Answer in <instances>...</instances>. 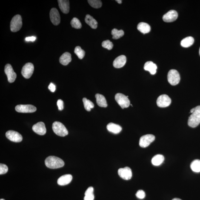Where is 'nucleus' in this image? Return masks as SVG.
<instances>
[{"instance_id": "f257e3e1", "label": "nucleus", "mask_w": 200, "mask_h": 200, "mask_svg": "<svg viewBox=\"0 0 200 200\" xmlns=\"http://www.w3.org/2000/svg\"><path fill=\"white\" fill-rule=\"evenodd\" d=\"M190 113L192 114L189 117L188 124L190 127L194 128L200 124V105L192 109Z\"/></svg>"}, {"instance_id": "f03ea898", "label": "nucleus", "mask_w": 200, "mask_h": 200, "mask_svg": "<svg viewBox=\"0 0 200 200\" xmlns=\"http://www.w3.org/2000/svg\"><path fill=\"white\" fill-rule=\"evenodd\" d=\"M45 164L49 168L55 169L64 167V163L61 158L55 156H50L46 158Z\"/></svg>"}, {"instance_id": "7ed1b4c3", "label": "nucleus", "mask_w": 200, "mask_h": 200, "mask_svg": "<svg viewBox=\"0 0 200 200\" xmlns=\"http://www.w3.org/2000/svg\"><path fill=\"white\" fill-rule=\"evenodd\" d=\"M52 129L54 133L58 136L64 137L68 134V131L65 126L59 121H56L53 123Z\"/></svg>"}, {"instance_id": "20e7f679", "label": "nucleus", "mask_w": 200, "mask_h": 200, "mask_svg": "<svg viewBox=\"0 0 200 200\" xmlns=\"http://www.w3.org/2000/svg\"><path fill=\"white\" fill-rule=\"evenodd\" d=\"M22 26V19L21 15H17L13 17L11 21L10 30L11 31L15 32L21 30Z\"/></svg>"}, {"instance_id": "39448f33", "label": "nucleus", "mask_w": 200, "mask_h": 200, "mask_svg": "<svg viewBox=\"0 0 200 200\" xmlns=\"http://www.w3.org/2000/svg\"><path fill=\"white\" fill-rule=\"evenodd\" d=\"M115 99L116 102L123 109L127 108L130 105V101L128 97L123 94L117 93L115 96Z\"/></svg>"}, {"instance_id": "423d86ee", "label": "nucleus", "mask_w": 200, "mask_h": 200, "mask_svg": "<svg viewBox=\"0 0 200 200\" xmlns=\"http://www.w3.org/2000/svg\"><path fill=\"white\" fill-rule=\"evenodd\" d=\"M181 79L179 72L175 70H170L167 74V80L172 85H176L179 84Z\"/></svg>"}, {"instance_id": "0eeeda50", "label": "nucleus", "mask_w": 200, "mask_h": 200, "mask_svg": "<svg viewBox=\"0 0 200 200\" xmlns=\"http://www.w3.org/2000/svg\"><path fill=\"white\" fill-rule=\"evenodd\" d=\"M15 110L19 113H33L36 111V108L30 104H19L16 106Z\"/></svg>"}, {"instance_id": "6e6552de", "label": "nucleus", "mask_w": 200, "mask_h": 200, "mask_svg": "<svg viewBox=\"0 0 200 200\" xmlns=\"http://www.w3.org/2000/svg\"><path fill=\"white\" fill-rule=\"evenodd\" d=\"M154 135L151 134H147L144 135L140 138L139 144L140 147H146L150 145L151 143L155 141Z\"/></svg>"}, {"instance_id": "1a4fd4ad", "label": "nucleus", "mask_w": 200, "mask_h": 200, "mask_svg": "<svg viewBox=\"0 0 200 200\" xmlns=\"http://www.w3.org/2000/svg\"><path fill=\"white\" fill-rule=\"evenodd\" d=\"M34 70V67L33 64L31 63H27L22 67L21 73L24 78L29 79L33 74Z\"/></svg>"}, {"instance_id": "9d476101", "label": "nucleus", "mask_w": 200, "mask_h": 200, "mask_svg": "<svg viewBox=\"0 0 200 200\" xmlns=\"http://www.w3.org/2000/svg\"><path fill=\"white\" fill-rule=\"evenodd\" d=\"M171 103V99L168 95L165 94L161 95L157 100V104L160 107H168Z\"/></svg>"}, {"instance_id": "9b49d317", "label": "nucleus", "mask_w": 200, "mask_h": 200, "mask_svg": "<svg viewBox=\"0 0 200 200\" xmlns=\"http://www.w3.org/2000/svg\"><path fill=\"white\" fill-rule=\"evenodd\" d=\"M6 136L10 141L15 142H20L22 141V136L18 132L14 130H9L6 132Z\"/></svg>"}, {"instance_id": "f8f14e48", "label": "nucleus", "mask_w": 200, "mask_h": 200, "mask_svg": "<svg viewBox=\"0 0 200 200\" xmlns=\"http://www.w3.org/2000/svg\"><path fill=\"white\" fill-rule=\"evenodd\" d=\"M4 70L7 75L9 82L11 83L13 82L16 79L17 75L12 66L10 64H6Z\"/></svg>"}, {"instance_id": "ddd939ff", "label": "nucleus", "mask_w": 200, "mask_h": 200, "mask_svg": "<svg viewBox=\"0 0 200 200\" xmlns=\"http://www.w3.org/2000/svg\"><path fill=\"white\" fill-rule=\"evenodd\" d=\"M50 18L51 21L54 25H58L61 22V17L59 12L56 8H53L51 10Z\"/></svg>"}, {"instance_id": "4468645a", "label": "nucleus", "mask_w": 200, "mask_h": 200, "mask_svg": "<svg viewBox=\"0 0 200 200\" xmlns=\"http://www.w3.org/2000/svg\"><path fill=\"white\" fill-rule=\"evenodd\" d=\"M118 173L121 178L126 180H130L132 176V170L128 167L120 168L118 170Z\"/></svg>"}, {"instance_id": "2eb2a0df", "label": "nucleus", "mask_w": 200, "mask_h": 200, "mask_svg": "<svg viewBox=\"0 0 200 200\" xmlns=\"http://www.w3.org/2000/svg\"><path fill=\"white\" fill-rule=\"evenodd\" d=\"M178 17L177 12L175 10H170L163 16V19L166 22H172L176 21Z\"/></svg>"}, {"instance_id": "dca6fc26", "label": "nucleus", "mask_w": 200, "mask_h": 200, "mask_svg": "<svg viewBox=\"0 0 200 200\" xmlns=\"http://www.w3.org/2000/svg\"><path fill=\"white\" fill-rule=\"evenodd\" d=\"M32 130L35 133L40 135H45L47 132L45 124L41 121L35 124L32 127Z\"/></svg>"}, {"instance_id": "f3484780", "label": "nucleus", "mask_w": 200, "mask_h": 200, "mask_svg": "<svg viewBox=\"0 0 200 200\" xmlns=\"http://www.w3.org/2000/svg\"><path fill=\"white\" fill-rule=\"evenodd\" d=\"M127 62V58L124 55H121L118 57L114 61L113 67L116 68H120L125 65Z\"/></svg>"}, {"instance_id": "a211bd4d", "label": "nucleus", "mask_w": 200, "mask_h": 200, "mask_svg": "<svg viewBox=\"0 0 200 200\" xmlns=\"http://www.w3.org/2000/svg\"><path fill=\"white\" fill-rule=\"evenodd\" d=\"M60 10L63 13H68L70 12V1L67 0H58V1Z\"/></svg>"}, {"instance_id": "6ab92c4d", "label": "nucleus", "mask_w": 200, "mask_h": 200, "mask_svg": "<svg viewBox=\"0 0 200 200\" xmlns=\"http://www.w3.org/2000/svg\"><path fill=\"white\" fill-rule=\"evenodd\" d=\"M72 179V176L70 174H66L60 177L57 181L59 185L64 186L70 184Z\"/></svg>"}, {"instance_id": "aec40b11", "label": "nucleus", "mask_w": 200, "mask_h": 200, "mask_svg": "<svg viewBox=\"0 0 200 200\" xmlns=\"http://www.w3.org/2000/svg\"><path fill=\"white\" fill-rule=\"evenodd\" d=\"M144 70L148 71L152 75H155L156 72L157 67L156 64L152 61H148L144 64Z\"/></svg>"}, {"instance_id": "412c9836", "label": "nucleus", "mask_w": 200, "mask_h": 200, "mask_svg": "<svg viewBox=\"0 0 200 200\" xmlns=\"http://www.w3.org/2000/svg\"><path fill=\"white\" fill-rule=\"evenodd\" d=\"M72 61L71 55L68 52L63 54L59 58V62L63 65H67Z\"/></svg>"}, {"instance_id": "4be33fe9", "label": "nucleus", "mask_w": 200, "mask_h": 200, "mask_svg": "<svg viewBox=\"0 0 200 200\" xmlns=\"http://www.w3.org/2000/svg\"><path fill=\"white\" fill-rule=\"evenodd\" d=\"M107 129L109 131L114 134L119 133L122 130L121 126L113 123H110L107 124Z\"/></svg>"}, {"instance_id": "5701e85b", "label": "nucleus", "mask_w": 200, "mask_h": 200, "mask_svg": "<svg viewBox=\"0 0 200 200\" xmlns=\"http://www.w3.org/2000/svg\"><path fill=\"white\" fill-rule=\"evenodd\" d=\"M95 98H96L97 104L99 107H107V101L104 96L98 93L95 95Z\"/></svg>"}, {"instance_id": "b1692460", "label": "nucleus", "mask_w": 200, "mask_h": 200, "mask_svg": "<svg viewBox=\"0 0 200 200\" xmlns=\"http://www.w3.org/2000/svg\"><path fill=\"white\" fill-rule=\"evenodd\" d=\"M85 21L86 23L92 29H96L98 27L97 21L90 15H86Z\"/></svg>"}, {"instance_id": "393cba45", "label": "nucleus", "mask_w": 200, "mask_h": 200, "mask_svg": "<svg viewBox=\"0 0 200 200\" xmlns=\"http://www.w3.org/2000/svg\"><path fill=\"white\" fill-rule=\"evenodd\" d=\"M137 29L140 32L144 34L148 33L151 30L150 25L144 22L139 23L137 26Z\"/></svg>"}, {"instance_id": "a878e982", "label": "nucleus", "mask_w": 200, "mask_h": 200, "mask_svg": "<svg viewBox=\"0 0 200 200\" xmlns=\"http://www.w3.org/2000/svg\"><path fill=\"white\" fill-rule=\"evenodd\" d=\"M164 156L162 155H157L152 158L151 161L152 164L154 166H159L164 162Z\"/></svg>"}, {"instance_id": "bb28decb", "label": "nucleus", "mask_w": 200, "mask_h": 200, "mask_svg": "<svg viewBox=\"0 0 200 200\" xmlns=\"http://www.w3.org/2000/svg\"><path fill=\"white\" fill-rule=\"evenodd\" d=\"M194 42V39L191 36H189L183 39L181 41V44L182 47H188L192 46Z\"/></svg>"}, {"instance_id": "cd10ccee", "label": "nucleus", "mask_w": 200, "mask_h": 200, "mask_svg": "<svg viewBox=\"0 0 200 200\" xmlns=\"http://www.w3.org/2000/svg\"><path fill=\"white\" fill-rule=\"evenodd\" d=\"M190 167L193 172L199 173L200 172V160H195L191 164Z\"/></svg>"}, {"instance_id": "c85d7f7f", "label": "nucleus", "mask_w": 200, "mask_h": 200, "mask_svg": "<svg viewBox=\"0 0 200 200\" xmlns=\"http://www.w3.org/2000/svg\"><path fill=\"white\" fill-rule=\"evenodd\" d=\"M111 34L113 36V39H118L124 36V32L122 30H118L116 29H114L112 30Z\"/></svg>"}, {"instance_id": "c756f323", "label": "nucleus", "mask_w": 200, "mask_h": 200, "mask_svg": "<svg viewBox=\"0 0 200 200\" xmlns=\"http://www.w3.org/2000/svg\"><path fill=\"white\" fill-rule=\"evenodd\" d=\"M83 101L84 103V108L87 111H90L91 109L94 107V104L93 103L86 98H83Z\"/></svg>"}, {"instance_id": "7c9ffc66", "label": "nucleus", "mask_w": 200, "mask_h": 200, "mask_svg": "<svg viewBox=\"0 0 200 200\" xmlns=\"http://www.w3.org/2000/svg\"><path fill=\"white\" fill-rule=\"evenodd\" d=\"M74 52L79 59H82L85 56V52L81 49V47L78 46L75 47Z\"/></svg>"}, {"instance_id": "2f4dec72", "label": "nucleus", "mask_w": 200, "mask_h": 200, "mask_svg": "<svg viewBox=\"0 0 200 200\" xmlns=\"http://www.w3.org/2000/svg\"><path fill=\"white\" fill-rule=\"evenodd\" d=\"M87 1L90 6L94 8H99L102 6V2L99 0H89Z\"/></svg>"}, {"instance_id": "473e14b6", "label": "nucleus", "mask_w": 200, "mask_h": 200, "mask_svg": "<svg viewBox=\"0 0 200 200\" xmlns=\"http://www.w3.org/2000/svg\"><path fill=\"white\" fill-rule=\"evenodd\" d=\"M70 24L72 27L76 29H81L82 27L81 21L76 18H74L71 21Z\"/></svg>"}, {"instance_id": "72a5a7b5", "label": "nucleus", "mask_w": 200, "mask_h": 200, "mask_svg": "<svg viewBox=\"0 0 200 200\" xmlns=\"http://www.w3.org/2000/svg\"><path fill=\"white\" fill-rule=\"evenodd\" d=\"M113 44L110 40L104 41L102 43V47L107 50H111L113 47Z\"/></svg>"}, {"instance_id": "f704fd0d", "label": "nucleus", "mask_w": 200, "mask_h": 200, "mask_svg": "<svg viewBox=\"0 0 200 200\" xmlns=\"http://www.w3.org/2000/svg\"><path fill=\"white\" fill-rule=\"evenodd\" d=\"M8 167L5 164H0V175L4 174L8 171Z\"/></svg>"}, {"instance_id": "c9c22d12", "label": "nucleus", "mask_w": 200, "mask_h": 200, "mask_svg": "<svg viewBox=\"0 0 200 200\" xmlns=\"http://www.w3.org/2000/svg\"><path fill=\"white\" fill-rule=\"evenodd\" d=\"M136 196L140 199H144L145 197V192L142 190L138 191L136 194Z\"/></svg>"}, {"instance_id": "e433bc0d", "label": "nucleus", "mask_w": 200, "mask_h": 200, "mask_svg": "<svg viewBox=\"0 0 200 200\" xmlns=\"http://www.w3.org/2000/svg\"><path fill=\"white\" fill-rule=\"evenodd\" d=\"M57 104L58 110H62L64 109V101L62 100L61 99L58 100Z\"/></svg>"}, {"instance_id": "4c0bfd02", "label": "nucleus", "mask_w": 200, "mask_h": 200, "mask_svg": "<svg viewBox=\"0 0 200 200\" xmlns=\"http://www.w3.org/2000/svg\"><path fill=\"white\" fill-rule=\"evenodd\" d=\"M94 191V189L92 187H90L89 188H87V190L86 191L84 195H85L92 194H93Z\"/></svg>"}, {"instance_id": "58836bf2", "label": "nucleus", "mask_w": 200, "mask_h": 200, "mask_svg": "<svg viewBox=\"0 0 200 200\" xmlns=\"http://www.w3.org/2000/svg\"><path fill=\"white\" fill-rule=\"evenodd\" d=\"M94 199V195L93 194L85 195L84 198V200H93Z\"/></svg>"}, {"instance_id": "ea45409f", "label": "nucleus", "mask_w": 200, "mask_h": 200, "mask_svg": "<svg viewBox=\"0 0 200 200\" xmlns=\"http://www.w3.org/2000/svg\"><path fill=\"white\" fill-rule=\"evenodd\" d=\"M48 89L51 92H54L56 90V86L52 83H50L48 86Z\"/></svg>"}, {"instance_id": "a19ab883", "label": "nucleus", "mask_w": 200, "mask_h": 200, "mask_svg": "<svg viewBox=\"0 0 200 200\" xmlns=\"http://www.w3.org/2000/svg\"><path fill=\"white\" fill-rule=\"evenodd\" d=\"M36 39V38L35 36L27 37L25 38V41H34Z\"/></svg>"}, {"instance_id": "79ce46f5", "label": "nucleus", "mask_w": 200, "mask_h": 200, "mask_svg": "<svg viewBox=\"0 0 200 200\" xmlns=\"http://www.w3.org/2000/svg\"><path fill=\"white\" fill-rule=\"evenodd\" d=\"M116 1L119 4H121V3H122V1H121V0H116Z\"/></svg>"}, {"instance_id": "37998d69", "label": "nucleus", "mask_w": 200, "mask_h": 200, "mask_svg": "<svg viewBox=\"0 0 200 200\" xmlns=\"http://www.w3.org/2000/svg\"><path fill=\"white\" fill-rule=\"evenodd\" d=\"M172 200H181L179 199V198H174V199H172Z\"/></svg>"}, {"instance_id": "c03bdc74", "label": "nucleus", "mask_w": 200, "mask_h": 200, "mask_svg": "<svg viewBox=\"0 0 200 200\" xmlns=\"http://www.w3.org/2000/svg\"><path fill=\"white\" fill-rule=\"evenodd\" d=\"M0 200H4V199H0Z\"/></svg>"}, {"instance_id": "a18cd8bd", "label": "nucleus", "mask_w": 200, "mask_h": 200, "mask_svg": "<svg viewBox=\"0 0 200 200\" xmlns=\"http://www.w3.org/2000/svg\"><path fill=\"white\" fill-rule=\"evenodd\" d=\"M199 54H200V50H199Z\"/></svg>"}]
</instances>
